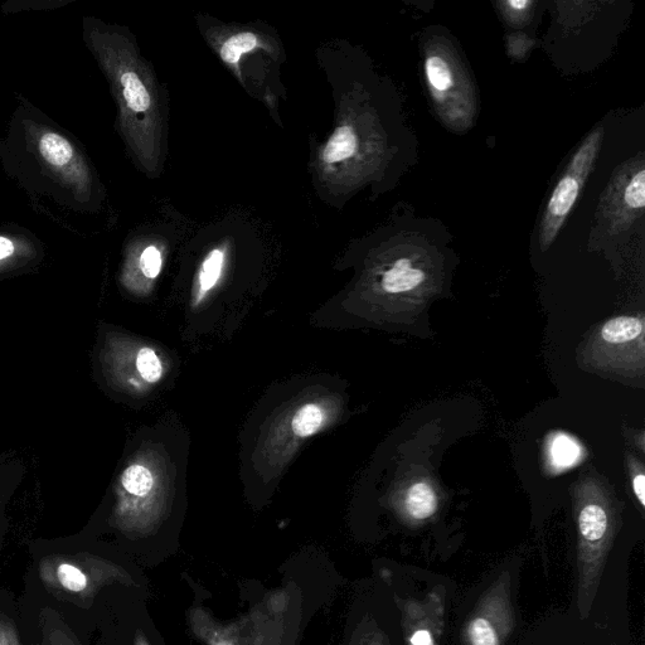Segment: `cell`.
Masks as SVG:
<instances>
[{"label": "cell", "mask_w": 645, "mask_h": 645, "mask_svg": "<svg viewBox=\"0 0 645 645\" xmlns=\"http://www.w3.org/2000/svg\"><path fill=\"white\" fill-rule=\"evenodd\" d=\"M507 6L511 7L513 11L522 12L531 7L532 3L527 0H511V2H507Z\"/></svg>", "instance_id": "cb8c5ba5"}, {"label": "cell", "mask_w": 645, "mask_h": 645, "mask_svg": "<svg viewBox=\"0 0 645 645\" xmlns=\"http://www.w3.org/2000/svg\"><path fill=\"white\" fill-rule=\"evenodd\" d=\"M326 412L317 404H308L295 412L292 421L293 433L299 438H310L326 424Z\"/></svg>", "instance_id": "30bf717a"}, {"label": "cell", "mask_w": 645, "mask_h": 645, "mask_svg": "<svg viewBox=\"0 0 645 645\" xmlns=\"http://www.w3.org/2000/svg\"><path fill=\"white\" fill-rule=\"evenodd\" d=\"M624 201L633 210H643L645 206V171L634 174L632 181L625 188Z\"/></svg>", "instance_id": "ac0fdd59"}, {"label": "cell", "mask_w": 645, "mask_h": 645, "mask_svg": "<svg viewBox=\"0 0 645 645\" xmlns=\"http://www.w3.org/2000/svg\"><path fill=\"white\" fill-rule=\"evenodd\" d=\"M601 142V132L596 130L589 135L583 145L577 150L574 159L564 177L552 193L548 202L545 218L541 230L542 250L554 242L557 234L564 225L566 217L575 206L577 197L580 195L581 187L584 186L586 177L593 167L596 155H598Z\"/></svg>", "instance_id": "3957f363"}, {"label": "cell", "mask_w": 645, "mask_h": 645, "mask_svg": "<svg viewBox=\"0 0 645 645\" xmlns=\"http://www.w3.org/2000/svg\"><path fill=\"white\" fill-rule=\"evenodd\" d=\"M58 580L63 588L72 593H81L87 588V577L80 569L70 564H61L57 570Z\"/></svg>", "instance_id": "e0dca14e"}, {"label": "cell", "mask_w": 645, "mask_h": 645, "mask_svg": "<svg viewBox=\"0 0 645 645\" xmlns=\"http://www.w3.org/2000/svg\"><path fill=\"white\" fill-rule=\"evenodd\" d=\"M299 619L288 589L266 595L232 623H221L201 606L188 611L189 628L206 645H295Z\"/></svg>", "instance_id": "7a4b0ae2"}, {"label": "cell", "mask_w": 645, "mask_h": 645, "mask_svg": "<svg viewBox=\"0 0 645 645\" xmlns=\"http://www.w3.org/2000/svg\"><path fill=\"white\" fill-rule=\"evenodd\" d=\"M0 645H19L16 632L4 622H0Z\"/></svg>", "instance_id": "44dd1931"}, {"label": "cell", "mask_w": 645, "mask_h": 645, "mask_svg": "<svg viewBox=\"0 0 645 645\" xmlns=\"http://www.w3.org/2000/svg\"><path fill=\"white\" fill-rule=\"evenodd\" d=\"M644 323L635 317H619L609 320L601 329L605 342L620 344L635 341L643 336Z\"/></svg>", "instance_id": "52a82bcc"}, {"label": "cell", "mask_w": 645, "mask_h": 645, "mask_svg": "<svg viewBox=\"0 0 645 645\" xmlns=\"http://www.w3.org/2000/svg\"><path fill=\"white\" fill-rule=\"evenodd\" d=\"M426 77L435 100H443L446 91L454 84L453 72L448 61L438 55H431L425 62Z\"/></svg>", "instance_id": "ba28073f"}, {"label": "cell", "mask_w": 645, "mask_h": 645, "mask_svg": "<svg viewBox=\"0 0 645 645\" xmlns=\"http://www.w3.org/2000/svg\"><path fill=\"white\" fill-rule=\"evenodd\" d=\"M405 504L412 518L426 520L436 512L438 498L428 483L417 482L407 492Z\"/></svg>", "instance_id": "8992f818"}, {"label": "cell", "mask_w": 645, "mask_h": 645, "mask_svg": "<svg viewBox=\"0 0 645 645\" xmlns=\"http://www.w3.org/2000/svg\"><path fill=\"white\" fill-rule=\"evenodd\" d=\"M140 269L149 279H155L162 270V255L155 246H149L140 257Z\"/></svg>", "instance_id": "ffe728a7"}, {"label": "cell", "mask_w": 645, "mask_h": 645, "mask_svg": "<svg viewBox=\"0 0 645 645\" xmlns=\"http://www.w3.org/2000/svg\"><path fill=\"white\" fill-rule=\"evenodd\" d=\"M0 163L32 198L77 213L99 211L103 192L84 145L23 96L0 137Z\"/></svg>", "instance_id": "6da1fadb"}, {"label": "cell", "mask_w": 645, "mask_h": 645, "mask_svg": "<svg viewBox=\"0 0 645 645\" xmlns=\"http://www.w3.org/2000/svg\"><path fill=\"white\" fill-rule=\"evenodd\" d=\"M424 280L423 270L412 268L410 259H400L383 275L382 288L391 294L406 293L423 284Z\"/></svg>", "instance_id": "5b68a950"}, {"label": "cell", "mask_w": 645, "mask_h": 645, "mask_svg": "<svg viewBox=\"0 0 645 645\" xmlns=\"http://www.w3.org/2000/svg\"><path fill=\"white\" fill-rule=\"evenodd\" d=\"M579 526L586 541H599L608 530V516L598 504H589L580 513Z\"/></svg>", "instance_id": "8fae6325"}, {"label": "cell", "mask_w": 645, "mask_h": 645, "mask_svg": "<svg viewBox=\"0 0 645 645\" xmlns=\"http://www.w3.org/2000/svg\"><path fill=\"white\" fill-rule=\"evenodd\" d=\"M137 367L145 381L155 383L163 376V366L157 353L150 348H142L138 353Z\"/></svg>", "instance_id": "2e32d148"}, {"label": "cell", "mask_w": 645, "mask_h": 645, "mask_svg": "<svg viewBox=\"0 0 645 645\" xmlns=\"http://www.w3.org/2000/svg\"><path fill=\"white\" fill-rule=\"evenodd\" d=\"M411 645H434V643L428 630H417V632L412 635Z\"/></svg>", "instance_id": "603a6c76"}, {"label": "cell", "mask_w": 645, "mask_h": 645, "mask_svg": "<svg viewBox=\"0 0 645 645\" xmlns=\"http://www.w3.org/2000/svg\"><path fill=\"white\" fill-rule=\"evenodd\" d=\"M469 635L473 645H499L497 634L486 619H475L470 625Z\"/></svg>", "instance_id": "d6986e66"}, {"label": "cell", "mask_w": 645, "mask_h": 645, "mask_svg": "<svg viewBox=\"0 0 645 645\" xmlns=\"http://www.w3.org/2000/svg\"><path fill=\"white\" fill-rule=\"evenodd\" d=\"M257 46H259V38L254 33H239V35H235L223 43L221 48L222 60L230 63V65H236L244 53L254 50Z\"/></svg>", "instance_id": "4fadbf2b"}, {"label": "cell", "mask_w": 645, "mask_h": 645, "mask_svg": "<svg viewBox=\"0 0 645 645\" xmlns=\"http://www.w3.org/2000/svg\"><path fill=\"white\" fill-rule=\"evenodd\" d=\"M223 260H225V255L221 250H212L206 260L203 261L200 271V295H198L200 299H198V302H200L203 295L215 288L217 281L220 280Z\"/></svg>", "instance_id": "5bb4252c"}, {"label": "cell", "mask_w": 645, "mask_h": 645, "mask_svg": "<svg viewBox=\"0 0 645 645\" xmlns=\"http://www.w3.org/2000/svg\"><path fill=\"white\" fill-rule=\"evenodd\" d=\"M550 453L552 462L561 468H567L579 459L580 448L569 436L561 435L552 441Z\"/></svg>", "instance_id": "9a60e30c"}, {"label": "cell", "mask_w": 645, "mask_h": 645, "mask_svg": "<svg viewBox=\"0 0 645 645\" xmlns=\"http://www.w3.org/2000/svg\"><path fill=\"white\" fill-rule=\"evenodd\" d=\"M38 251V241L28 232H0V268L19 260L32 259Z\"/></svg>", "instance_id": "277c9868"}, {"label": "cell", "mask_w": 645, "mask_h": 645, "mask_svg": "<svg viewBox=\"0 0 645 645\" xmlns=\"http://www.w3.org/2000/svg\"><path fill=\"white\" fill-rule=\"evenodd\" d=\"M121 482H123L125 491L135 497L148 496L154 486L152 473L143 465H132L126 469Z\"/></svg>", "instance_id": "7c38bea8"}, {"label": "cell", "mask_w": 645, "mask_h": 645, "mask_svg": "<svg viewBox=\"0 0 645 645\" xmlns=\"http://www.w3.org/2000/svg\"><path fill=\"white\" fill-rule=\"evenodd\" d=\"M633 489L635 496H637L638 501L642 506H645V477L643 473H638L634 475L633 478Z\"/></svg>", "instance_id": "7402d4cb"}, {"label": "cell", "mask_w": 645, "mask_h": 645, "mask_svg": "<svg viewBox=\"0 0 645 645\" xmlns=\"http://www.w3.org/2000/svg\"><path fill=\"white\" fill-rule=\"evenodd\" d=\"M358 147L356 133L351 126H341L328 140L323 150V160L332 164L351 158Z\"/></svg>", "instance_id": "9c48e42d"}, {"label": "cell", "mask_w": 645, "mask_h": 645, "mask_svg": "<svg viewBox=\"0 0 645 645\" xmlns=\"http://www.w3.org/2000/svg\"><path fill=\"white\" fill-rule=\"evenodd\" d=\"M135 645H150V643L142 632H138L137 637H135Z\"/></svg>", "instance_id": "d4e9b609"}]
</instances>
